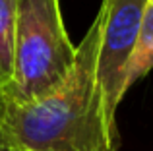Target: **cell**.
<instances>
[{
  "label": "cell",
  "instance_id": "cell-1",
  "mask_svg": "<svg viewBox=\"0 0 153 151\" xmlns=\"http://www.w3.org/2000/svg\"><path fill=\"white\" fill-rule=\"evenodd\" d=\"M101 14L76 49L74 70L51 95L33 103L0 97V141L8 151H116L120 136L97 81Z\"/></svg>",
  "mask_w": 153,
  "mask_h": 151
},
{
  "label": "cell",
  "instance_id": "cell-2",
  "mask_svg": "<svg viewBox=\"0 0 153 151\" xmlns=\"http://www.w3.org/2000/svg\"><path fill=\"white\" fill-rule=\"evenodd\" d=\"M76 56L58 0H18L14 78L0 97L19 105L47 97L66 81Z\"/></svg>",
  "mask_w": 153,
  "mask_h": 151
},
{
  "label": "cell",
  "instance_id": "cell-3",
  "mask_svg": "<svg viewBox=\"0 0 153 151\" xmlns=\"http://www.w3.org/2000/svg\"><path fill=\"white\" fill-rule=\"evenodd\" d=\"M147 0H103L101 39L97 50V81L111 118L116 120L126 95V72Z\"/></svg>",
  "mask_w": 153,
  "mask_h": 151
},
{
  "label": "cell",
  "instance_id": "cell-4",
  "mask_svg": "<svg viewBox=\"0 0 153 151\" xmlns=\"http://www.w3.org/2000/svg\"><path fill=\"white\" fill-rule=\"evenodd\" d=\"M153 70V0H147L126 72V91Z\"/></svg>",
  "mask_w": 153,
  "mask_h": 151
},
{
  "label": "cell",
  "instance_id": "cell-5",
  "mask_svg": "<svg viewBox=\"0 0 153 151\" xmlns=\"http://www.w3.org/2000/svg\"><path fill=\"white\" fill-rule=\"evenodd\" d=\"M16 10L18 0H0V93L8 89L14 78Z\"/></svg>",
  "mask_w": 153,
  "mask_h": 151
},
{
  "label": "cell",
  "instance_id": "cell-6",
  "mask_svg": "<svg viewBox=\"0 0 153 151\" xmlns=\"http://www.w3.org/2000/svg\"><path fill=\"white\" fill-rule=\"evenodd\" d=\"M0 151H8V149H6V147L2 145V141H0Z\"/></svg>",
  "mask_w": 153,
  "mask_h": 151
}]
</instances>
